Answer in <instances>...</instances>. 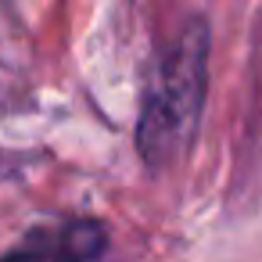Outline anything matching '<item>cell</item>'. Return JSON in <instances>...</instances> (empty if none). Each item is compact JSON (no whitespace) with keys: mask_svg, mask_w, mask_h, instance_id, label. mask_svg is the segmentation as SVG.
<instances>
[{"mask_svg":"<svg viewBox=\"0 0 262 262\" xmlns=\"http://www.w3.org/2000/svg\"><path fill=\"white\" fill-rule=\"evenodd\" d=\"M205 86H208V22L194 15L183 22L176 40L158 58L140 104L137 151L151 169H169L190 151L201 126Z\"/></svg>","mask_w":262,"mask_h":262,"instance_id":"6da1fadb","label":"cell"},{"mask_svg":"<svg viewBox=\"0 0 262 262\" xmlns=\"http://www.w3.org/2000/svg\"><path fill=\"white\" fill-rule=\"evenodd\" d=\"M108 248V233L94 219H76L54 230H36L18 251L0 262H94Z\"/></svg>","mask_w":262,"mask_h":262,"instance_id":"7a4b0ae2","label":"cell"}]
</instances>
